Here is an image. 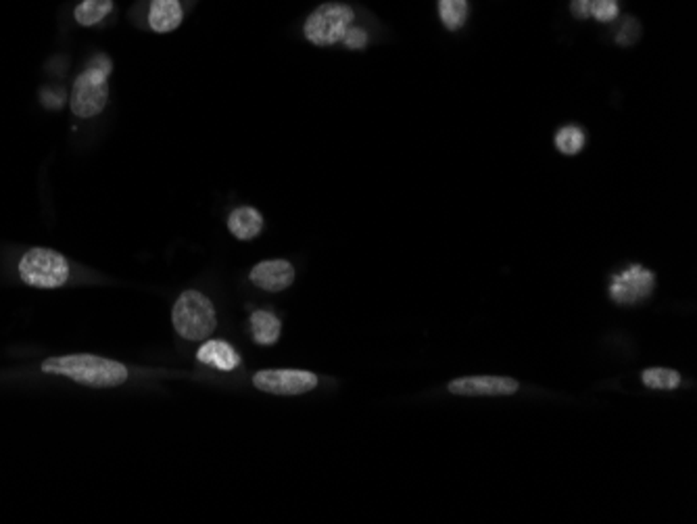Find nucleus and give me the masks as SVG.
I'll list each match as a JSON object with an SVG mask.
<instances>
[{"instance_id":"nucleus-7","label":"nucleus","mask_w":697,"mask_h":524,"mask_svg":"<svg viewBox=\"0 0 697 524\" xmlns=\"http://www.w3.org/2000/svg\"><path fill=\"white\" fill-rule=\"evenodd\" d=\"M255 388L272 395H303L318 387V377L308 370H261L253 377Z\"/></svg>"},{"instance_id":"nucleus-20","label":"nucleus","mask_w":697,"mask_h":524,"mask_svg":"<svg viewBox=\"0 0 697 524\" xmlns=\"http://www.w3.org/2000/svg\"><path fill=\"white\" fill-rule=\"evenodd\" d=\"M345 46L347 48H355V51H359V48H364L368 45V36L364 30H358V27H351V30L347 32V36L343 38Z\"/></svg>"},{"instance_id":"nucleus-5","label":"nucleus","mask_w":697,"mask_h":524,"mask_svg":"<svg viewBox=\"0 0 697 524\" xmlns=\"http://www.w3.org/2000/svg\"><path fill=\"white\" fill-rule=\"evenodd\" d=\"M355 13L351 6L340 3H326L311 13L305 21V38L316 46H332L343 42L351 30Z\"/></svg>"},{"instance_id":"nucleus-11","label":"nucleus","mask_w":697,"mask_h":524,"mask_svg":"<svg viewBox=\"0 0 697 524\" xmlns=\"http://www.w3.org/2000/svg\"><path fill=\"white\" fill-rule=\"evenodd\" d=\"M197 359L201 364L217 368V370L222 372L237 370V368L240 366L238 351L234 349L232 345H227L226 341H205L201 345V349L197 351Z\"/></svg>"},{"instance_id":"nucleus-2","label":"nucleus","mask_w":697,"mask_h":524,"mask_svg":"<svg viewBox=\"0 0 697 524\" xmlns=\"http://www.w3.org/2000/svg\"><path fill=\"white\" fill-rule=\"evenodd\" d=\"M111 74V63L106 56H96L92 59L88 69L77 76L71 90V111L77 117H95L106 107L109 101V84L106 77Z\"/></svg>"},{"instance_id":"nucleus-6","label":"nucleus","mask_w":697,"mask_h":524,"mask_svg":"<svg viewBox=\"0 0 697 524\" xmlns=\"http://www.w3.org/2000/svg\"><path fill=\"white\" fill-rule=\"evenodd\" d=\"M656 276L643 266H631L610 282V297L618 306H637L653 293Z\"/></svg>"},{"instance_id":"nucleus-18","label":"nucleus","mask_w":697,"mask_h":524,"mask_svg":"<svg viewBox=\"0 0 697 524\" xmlns=\"http://www.w3.org/2000/svg\"><path fill=\"white\" fill-rule=\"evenodd\" d=\"M618 0H593L591 6H589V17H593L597 21H614L618 17Z\"/></svg>"},{"instance_id":"nucleus-3","label":"nucleus","mask_w":697,"mask_h":524,"mask_svg":"<svg viewBox=\"0 0 697 524\" xmlns=\"http://www.w3.org/2000/svg\"><path fill=\"white\" fill-rule=\"evenodd\" d=\"M174 328L187 341H205L217 328L213 303L198 290H187L174 306Z\"/></svg>"},{"instance_id":"nucleus-17","label":"nucleus","mask_w":697,"mask_h":524,"mask_svg":"<svg viewBox=\"0 0 697 524\" xmlns=\"http://www.w3.org/2000/svg\"><path fill=\"white\" fill-rule=\"evenodd\" d=\"M641 380L645 387L656 388V391H672L681 385L679 372L671 370V368H647L641 374Z\"/></svg>"},{"instance_id":"nucleus-1","label":"nucleus","mask_w":697,"mask_h":524,"mask_svg":"<svg viewBox=\"0 0 697 524\" xmlns=\"http://www.w3.org/2000/svg\"><path fill=\"white\" fill-rule=\"evenodd\" d=\"M42 372L59 374V377H67L76 382H82V385L101 388L119 387L127 380V368L124 364L98 356H88V353L46 359L42 364Z\"/></svg>"},{"instance_id":"nucleus-10","label":"nucleus","mask_w":697,"mask_h":524,"mask_svg":"<svg viewBox=\"0 0 697 524\" xmlns=\"http://www.w3.org/2000/svg\"><path fill=\"white\" fill-rule=\"evenodd\" d=\"M184 11L180 0H151L148 6V25L157 34H169L180 27Z\"/></svg>"},{"instance_id":"nucleus-21","label":"nucleus","mask_w":697,"mask_h":524,"mask_svg":"<svg viewBox=\"0 0 697 524\" xmlns=\"http://www.w3.org/2000/svg\"><path fill=\"white\" fill-rule=\"evenodd\" d=\"M593 0H572L571 3V11L576 19H587L589 17V6H591Z\"/></svg>"},{"instance_id":"nucleus-19","label":"nucleus","mask_w":697,"mask_h":524,"mask_svg":"<svg viewBox=\"0 0 697 524\" xmlns=\"http://www.w3.org/2000/svg\"><path fill=\"white\" fill-rule=\"evenodd\" d=\"M639 34H641V25H639V21L632 17H624L616 30V42L622 46H631L639 40Z\"/></svg>"},{"instance_id":"nucleus-16","label":"nucleus","mask_w":697,"mask_h":524,"mask_svg":"<svg viewBox=\"0 0 697 524\" xmlns=\"http://www.w3.org/2000/svg\"><path fill=\"white\" fill-rule=\"evenodd\" d=\"M587 145V134L582 127L568 124L556 132V148L561 155H579Z\"/></svg>"},{"instance_id":"nucleus-15","label":"nucleus","mask_w":697,"mask_h":524,"mask_svg":"<svg viewBox=\"0 0 697 524\" xmlns=\"http://www.w3.org/2000/svg\"><path fill=\"white\" fill-rule=\"evenodd\" d=\"M470 5L468 0H439V17L447 30L458 32L466 24Z\"/></svg>"},{"instance_id":"nucleus-12","label":"nucleus","mask_w":697,"mask_h":524,"mask_svg":"<svg viewBox=\"0 0 697 524\" xmlns=\"http://www.w3.org/2000/svg\"><path fill=\"white\" fill-rule=\"evenodd\" d=\"M227 228L238 240H253L261 235L263 216L255 207H238L230 214Z\"/></svg>"},{"instance_id":"nucleus-8","label":"nucleus","mask_w":697,"mask_h":524,"mask_svg":"<svg viewBox=\"0 0 697 524\" xmlns=\"http://www.w3.org/2000/svg\"><path fill=\"white\" fill-rule=\"evenodd\" d=\"M447 388L453 395H464V398H501V395H514L520 385L506 377H468L450 382Z\"/></svg>"},{"instance_id":"nucleus-4","label":"nucleus","mask_w":697,"mask_h":524,"mask_svg":"<svg viewBox=\"0 0 697 524\" xmlns=\"http://www.w3.org/2000/svg\"><path fill=\"white\" fill-rule=\"evenodd\" d=\"M69 274L67 259L53 249L35 247L19 261L21 280L34 288H59L69 280Z\"/></svg>"},{"instance_id":"nucleus-13","label":"nucleus","mask_w":697,"mask_h":524,"mask_svg":"<svg viewBox=\"0 0 697 524\" xmlns=\"http://www.w3.org/2000/svg\"><path fill=\"white\" fill-rule=\"evenodd\" d=\"M251 330L258 345H274L280 338L282 324L269 311H255L251 316Z\"/></svg>"},{"instance_id":"nucleus-14","label":"nucleus","mask_w":697,"mask_h":524,"mask_svg":"<svg viewBox=\"0 0 697 524\" xmlns=\"http://www.w3.org/2000/svg\"><path fill=\"white\" fill-rule=\"evenodd\" d=\"M113 11V0H82L76 6V21L84 27L96 25Z\"/></svg>"},{"instance_id":"nucleus-9","label":"nucleus","mask_w":697,"mask_h":524,"mask_svg":"<svg viewBox=\"0 0 697 524\" xmlns=\"http://www.w3.org/2000/svg\"><path fill=\"white\" fill-rule=\"evenodd\" d=\"M295 280V267L284 259L261 261L251 270V282L268 293H280L287 290Z\"/></svg>"}]
</instances>
